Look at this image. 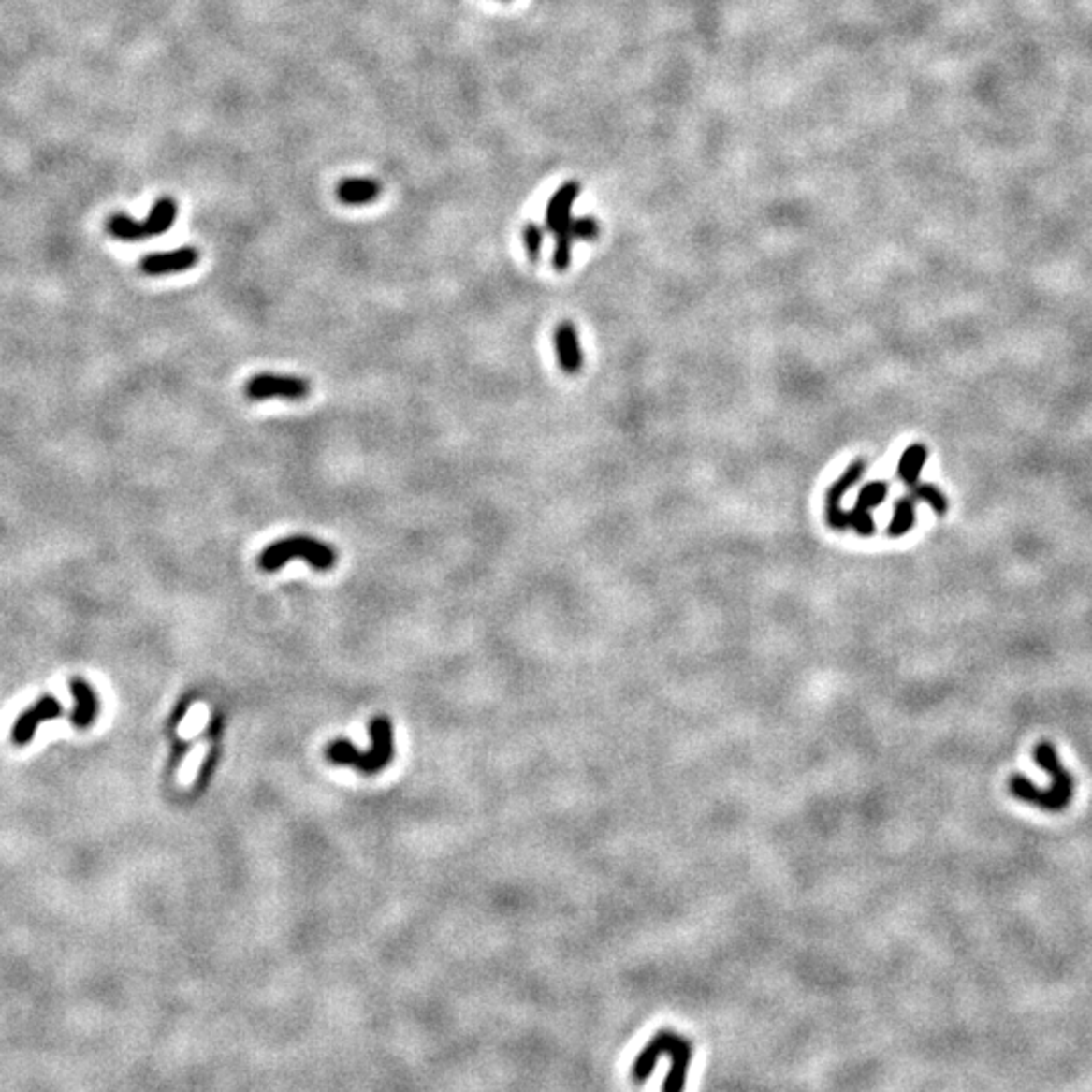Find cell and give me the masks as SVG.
I'll return each instance as SVG.
<instances>
[{
  "mask_svg": "<svg viewBox=\"0 0 1092 1092\" xmlns=\"http://www.w3.org/2000/svg\"><path fill=\"white\" fill-rule=\"evenodd\" d=\"M581 193L579 182L562 184L559 191L552 195L546 207V229L555 235V254H552V266L557 271H564L571 263V247L575 241H595L599 237V223L595 217H579L575 219L571 215L573 203Z\"/></svg>",
  "mask_w": 1092,
  "mask_h": 1092,
  "instance_id": "1",
  "label": "cell"
},
{
  "mask_svg": "<svg viewBox=\"0 0 1092 1092\" xmlns=\"http://www.w3.org/2000/svg\"><path fill=\"white\" fill-rule=\"evenodd\" d=\"M294 559L306 561L316 571H330L336 567L338 552L334 546L318 541V538L294 534L280 538V541L263 548L257 557V567L266 573H273Z\"/></svg>",
  "mask_w": 1092,
  "mask_h": 1092,
  "instance_id": "2",
  "label": "cell"
},
{
  "mask_svg": "<svg viewBox=\"0 0 1092 1092\" xmlns=\"http://www.w3.org/2000/svg\"><path fill=\"white\" fill-rule=\"evenodd\" d=\"M371 736L374 747L369 752L355 749L346 740H338V743L326 749V757L338 764H355L362 773L381 771L393 757V733L391 724L385 717H376L371 722Z\"/></svg>",
  "mask_w": 1092,
  "mask_h": 1092,
  "instance_id": "3",
  "label": "cell"
},
{
  "mask_svg": "<svg viewBox=\"0 0 1092 1092\" xmlns=\"http://www.w3.org/2000/svg\"><path fill=\"white\" fill-rule=\"evenodd\" d=\"M245 395L254 400L273 399V397L287 399V400H299V399H306L310 395V383L306 379H302V376L261 372V374L251 376V379L245 383Z\"/></svg>",
  "mask_w": 1092,
  "mask_h": 1092,
  "instance_id": "4",
  "label": "cell"
},
{
  "mask_svg": "<svg viewBox=\"0 0 1092 1092\" xmlns=\"http://www.w3.org/2000/svg\"><path fill=\"white\" fill-rule=\"evenodd\" d=\"M866 472V461L864 459H856L852 461L850 466L846 468V472L839 475V478L827 488V494H825V518L827 524L832 526L834 531H848L850 529V517L848 512L842 510V498L848 492L850 488L856 486L860 482V478Z\"/></svg>",
  "mask_w": 1092,
  "mask_h": 1092,
  "instance_id": "5",
  "label": "cell"
},
{
  "mask_svg": "<svg viewBox=\"0 0 1092 1092\" xmlns=\"http://www.w3.org/2000/svg\"><path fill=\"white\" fill-rule=\"evenodd\" d=\"M61 714H63V706L59 705V700H55L53 696L39 698L31 708L19 714L15 726H12V743L19 745V747L29 745L35 736L36 728H39L47 721L59 719Z\"/></svg>",
  "mask_w": 1092,
  "mask_h": 1092,
  "instance_id": "6",
  "label": "cell"
},
{
  "mask_svg": "<svg viewBox=\"0 0 1092 1092\" xmlns=\"http://www.w3.org/2000/svg\"><path fill=\"white\" fill-rule=\"evenodd\" d=\"M198 259L200 255L195 247H181L174 251H165V254L146 255L140 261V269L146 275H168L195 268Z\"/></svg>",
  "mask_w": 1092,
  "mask_h": 1092,
  "instance_id": "7",
  "label": "cell"
},
{
  "mask_svg": "<svg viewBox=\"0 0 1092 1092\" xmlns=\"http://www.w3.org/2000/svg\"><path fill=\"white\" fill-rule=\"evenodd\" d=\"M555 348H557L559 367L562 369V372L576 374V372L581 371V367H583V350H581L579 332H576L573 322H561L557 326V330H555Z\"/></svg>",
  "mask_w": 1092,
  "mask_h": 1092,
  "instance_id": "8",
  "label": "cell"
},
{
  "mask_svg": "<svg viewBox=\"0 0 1092 1092\" xmlns=\"http://www.w3.org/2000/svg\"><path fill=\"white\" fill-rule=\"evenodd\" d=\"M677 1034L672 1030H660L654 1038H651L646 1048L637 1054V1058L633 1062V1069H632V1078L633 1083H646L648 1078L654 1072L658 1058L662 1054H668L670 1048L674 1046Z\"/></svg>",
  "mask_w": 1092,
  "mask_h": 1092,
  "instance_id": "9",
  "label": "cell"
},
{
  "mask_svg": "<svg viewBox=\"0 0 1092 1092\" xmlns=\"http://www.w3.org/2000/svg\"><path fill=\"white\" fill-rule=\"evenodd\" d=\"M71 696L75 700V708L71 712V724L78 726V728H90L97 717V710H99V702L97 696L94 692V688L87 684L83 677H73L71 684Z\"/></svg>",
  "mask_w": 1092,
  "mask_h": 1092,
  "instance_id": "10",
  "label": "cell"
},
{
  "mask_svg": "<svg viewBox=\"0 0 1092 1092\" xmlns=\"http://www.w3.org/2000/svg\"><path fill=\"white\" fill-rule=\"evenodd\" d=\"M670 1070L666 1081H663L662 1088L668 1090V1092H677L682 1090L686 1085V1076H688V1069L690 1064H692V1044H690V1040L677 1036V1040L674 1041V1046L670 1050Z\"/></svg>",
  "mask_w": 1092,
  "mask_h": 1092,
  "instance_id": "11",
  "label": "cell"
},
{
  "mask_svg": "<svg viewBox=\"0 0 1092 1092\" xmlns=\"http://www.w3.org/2000/svg\"><path fill=\"white\" fill-rule=\"evenodd\" d=\"M381 184L372 179H344L336 186V197L344 205H369L381 195Z\"/></svg>",
  "mask_w": 1092,
  "mask_h": 1092,
  "instance_id": "12",
  "label": "cell"
},
{
  "mask_svg": "<svg viewBox=\"0 0 1092 1092\" xmlns=\"http://www.w3.org/2000/svg\"><path fill=\"white\" fill-rule=\"evenodd\" d=\"M179 215V205L177 200L170 198V197H162L158 198L154 207L150 209L148 217L144 221V227H146V235L148 237H158L162 233H167L174 221H177Z\"/></svg>",
  "mask_w": 1092,
  "mask_h": 1092,
  "instance_id": "13",
  "label": "cell"
},
{
  "mask_svg": "<svg viewBox=\"0 0 1092 1092\" xmlns=\"http://www.w3.org/2000/svg\"><path fill=\"white\" fill-rule=\"evenodd\" d=\"M926 459H928V449L925 444L909 445L905 451H902L900 461H898V470H896L898 478L905 482L909 488L919 484L921 472L925 468Z\"/></svg>",
  "mask_w": 1092,
  "mask_h": 1092,
  "instance_id": "14",
  "label": "cell"
},
{
  "mask_svg": "<svg viewBox=\"0 0 1092 1092\" xmlns=\"http://www.w3.org/2000/svg\"><path fill=\"white\" fill-rule=\"evenodd\" d=\"M916 524V504L912 496H905L896 500L893 520L888 524V536L902 538L907 536Z\"/></svg>",
  "mask_w": 1092,
  "mask_h": 1092,
  "instance_id": "15",
  "label": "cell"
},
{
  "mask_svg": "<svg viewBox=\"0 0 1092 1092\" xmlns=\"http://www.w3.org/2000/svg\"><path fill=\"white\" fill-rule=\"evenodd\" d=\"M108 231L111 237H116V240L122 241H140L148 237L144 223L125 215V212H114V215L108 219Z\"/></svg>",
  "mask_w": 1092,
  "mask_h": 1092,
  "instance_id": "16",
  "label": "cell"
},
{
  "mask_svg": "<svg viewBox=\"0 0 1092 1092\" xmlns=\"http://www.w3.org/2000/svg\"><path fill=\"white\" fill-rule=\"evenodd\" d=\"M910 496L914 500H923L925 504L931 506V510L935 514H939V517H945V514L949 512V500H947V496L943 492H940V489L937 486H933V484H921V482L914 484L910 488Z\"/></svg>",
  "mask_w": 1092,
  "mask_h": 1092,
  "instance_id": "17",
  "label": "cell"
},
{
  "mask_svg": "<svg viewBox=\"0 0 1092 1092\" xmlns=\"http://www.w3.org/2000/svg\"><path fill=\"white\" fill-rule=\"evenodd\" d=\"M848 517H850V529L858 536L868 538L876 532V522H874L870 508H866L856 502V506L848 512Z\"/></svg>",
  "mask_w": 1092,
  "mask_h": 1092,
  "instance_id": "18",
  "label": "cell"
},
{
  "mask_svg": "<svg viewBox=\"0 0 1092 1092\" xmlns=\"http://www.w3.org/2000/svg\"><path fill=\"white\" fill-rule=\"evenodd\" d=\"M888 484L886 482H868L858 494V504L866 506V508H876L881 506L882 502L888 498Z\"/></svg>",
  "mask_w": 1092,
  "mask_h": 1092,
  "instance_id": "19",
  "label": "cell"
},
{
  "mask_svg": "<svg viewBox=\"0 0 1092 1092\" xmlns=\"http://www.w3.org/2000/svg\"><path fill=\"white\" fill-rule=\"evenodd\" d=\"M522 241L526 247V255H529L531 261L541 259L545 231L538 227V225H532V223L526 225V227L522 229Z\"/></svg>",
  "mask_w": 1092,
  "mask_h": 1092,
  "instance_id": "20",
  "label": "cell"
}]
</instances>
